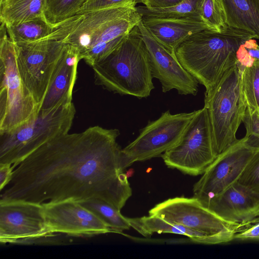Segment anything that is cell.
<instances>
[{
  "label": "cell",
  "mask_w": 259,
  "mask_h": 259,
  "mask_svg": "<svg viewBox=\"0 0 259 259\" xmlns=\"http://www.w3.org/2000/svg\"><path fill=\"white\" fill-rule=\"evenodd\" d=\"M250 38L255 36L228 25L221 32L204 30L187 37L176 49L175 55L207 93L236 64L240 46Z\"/></svg>",
  "instance_id": "3957f363"
},
{
  "label": "cell",
  "mask_w": 259,
  "mask_h": 259,
  "mask_svg": "<svg viewBox=\"0 0 259 259\" xmlns=\"http://www.w3.org/2000/svg\"><path fill=\"white\" fill-rule=\"evenodd\" d=\"M201 19L210 30L221 32L227 25L223 11L217 0H203Z\"/></svg>",
  "instance_id": "4316f807"
},
{
  "label": "cell",
  "mask_w": 259,
  "mask_h": 259,
  "mask_svg": "<svg viewBox=\"0 0 259 259\" xmlns=\"http://www.w3.org/2000/svg\"><path fill=\"white\" fill-rule=\"evenodd\" d=\"M202 2L203 0H184L177 5L166 9H152L141 6L137 7V10L142 17L145 18L187 19L202 21Z\"/></svg>",
  "instance_id": "603a6c76"
},
{
  "label": "cell",
  "mask_w": 259,
  "mask_h": 259,
  "mask_svg": "<svg viewBox=\"0 0 259 259\" xmlns=\"http://www.w3.org/2000/svg\"><path fill=\"white\" fill-rule=\"evenodd\" d=\"M259 147L250 145L244 136L218 155L194 184V197L202 204L237 182L247 164Z\"/></svg>",
  "instance_id": "7c38bea8"
},
{
  "label": "cell",
  "mask_w": 259,
  "mask_h": 259,
  "mask_svg": "<svg viewBox=\"0 0 259 259\" xmlns=\"http://www.w3.org/2000/svg\"><path fill=\"white\" fill-rule=\"evenodd\" d=\"M128 4L76 14L57 25L48 37L74 47L90 66L107 57L142 21Z\"/></svg>",
  "instance_id": "7a4b0ae2"
},
{
  "label": "cell",
  "mask_w": 259,
  "mask_h": 259,
  "mask_svg": "<svg viewBox=\"0 0 259 259\" xmlns=\"http://www.w3.org/2000/svg\"><path fill=\"white\" fill-rule=\"evenodd\" d=\"M142 3V0H87L77 14L106 8L134 4Z\"/></svg>",
  "instance_id": "4dcf8cb0"
},
{
  "label": "cell",
  "mask_w": 259,
  "mask_h": 259,
  "mask_svg": "<svg viewBox=\"0 0 259 259\" xmlns=\"http://www.w3.org/2000/svg\"><path fill=\"white\" fill-rule=\"evenodd\" d=\"M242 122L246 129L245 137L248 139V143L259 147V114L256 112L251 113L247 107Z\"/></svg>",
  "instance_id": "f546056e"
},
{
  "label": "cell",
  "mask_w": 259,
  "mask_h": 259,
  "mask_svg": "<svg viewBox=\"0 0 259 259\" xmlns=\"http://www.w3.org/2000/svg\"><path fill=\"white\" fill-rule=\"evenodd\" d=\"M149 214L215 237L221 243L234 239L240 226L239 223L223 219L194 197L168 199L156 204Z\"/></svg>",
  "instance_id": "30bf717a"
},
{
  "label": "cell",
  "mask_w": 259,
  "mask_h": 259,
  "mask_svg": "<svg viewBox=\"0 0 259 259\" xmlns=\"http://www.w3.org/2000/svg\"><path fill=\"white\" fill-rule=\"evenodd\" d=\"M241 84L247 107L251 113L259 114V61L243 69Z\"/></svg>",
  "instance_id": "d4e9b609"
},
{
  "label": "cell",
  "mask_w": 259,
  "mask_h": 259,
  "mask_svg": "<svg viewBox=\"0 0 259 259\" xmlns=\"http://www.w3.org/2000/svg\"><path fill=\"white\" fill-rule=\"evenodd\" d=\"M258 240H259V239H258Z\"/></svg>",
  "instance_id": "e575fe53"
},
{
  "label": "cell",
  "mask_w": 259,
  "mask_h": 259,
  "mask_svg": "<svg viewBox=\"0 0 259 259\" xmlns=\"http://www.w3.org/2000/svg\"><path fill=\"white\" fill-rule=\"evenodd\" d=\"M254 219H259V215H258L257 217H256L255 218H254Z\"/></svg>",
  "instance_id": "836d02e7"
},
{
  "label": "cell",
  "mask_w": 259,
  "mask_h": 259,
  "mask_svg": "<svg viewBox=\"0 0 259 259\" xmlns=\"http://www.w3.org/2000/svg\"><path fill=\"white\" fill-rule=\"evenodd\" d=\"M0 133L8 132L35 116L40 106L19 74L15 46L1 24L0 31Z\"/></svg>",
  "instance_id": "52a82bcc"
},
{
  "label": "cell",
  "mask_w": 259,
  "mask_h": 259,
  "mask_svg": "<svg viewBox=\"0 0 259 259\" xmlns=\"http://www.w3.org/2000/svg\"><path fill=\"white\" fill-rule=\"evenodd\" d=\"M128 221L131 227L146 237L151 236L155 233H171L186 236L196 243L206 244L221 243L215 237L178 224L169 222L156 215L128 218Z\"/></svg>",
  "instance_id": "d6986e66"
},
{
  "label": "cell",
  "mask_w": 259,
  "mask_h": 259,
  "mask_svg": "<svg viewBox=\"0 0 259 259\" xmlns=\"http://www.w3.org/2000/svg\"><path fill=\"white\" fill-rule=\"evenodd\" d=\"M9 37L15 43L32 42L47 38L57 27L46 17H39L6 26Z\"/></svg>",
  "instance_id": "7402d4cb"
},
{
  "label": "cell",
  "mask_w": 259,
  "mask_h": 259,
  "mask_svg": "<svg viewBox=\"0 0 259 259\" xmlns=\"http://www.w3.org/2000/svg\"><path fill=\"white\" fill-rule=\"evenodd\" d=\"M202 204L223 219L242 226L259 215V192L236 182Z\"/></svg>",
  "instance_id": "2e32d148"
},
{
  "label": "cell",
  "mask_w": 259,
  "mask_h": 259,
  "mask_svg": "<svg viewBox=\"0 0 259 259\" xmlns=\"http://www.w3.org/2000/svg\"><path fill=\"white\" fill-rule=\"evenodd\" d=\"M204 107L208 112L218 156L237 140L236 134L247 107L241 88V72L236 64L212 90L205 93Z\"/></svg>",
  "instance_id": "8992f818"
},
{
  "label": "cell",
  "mask_w": 259,
  "mask_h": 259,
  "mask_svg": "<svg viewBox=\"0 0 259 259\" xmlns=\"http://www.w3.org/2000/svg\"><path fill=\"white\" fill-rule=\"evenodd\" d=\"M41 204L22 201H0V242L25 244L53 237Z\"/></svg>",
  "instance_id": "4fadbf2b"
},
{
  "label": "cell",
  "mask_w": 259,
  "mask_h": 259,
  "mask_svg": "<svg viewBox=\"0 0 259 259\" xmlns=\"http://www.w3.org/2000/svg\"><path fill=\"white\" fill-rule=\"evenodd\" d=\"M41 204L46 223L53 234L90 237L113 232L96 215L76 201Z\"/></svg>",
  "instance_id": "9a60e30c"
},
{
  "label": "cell",
  "mask_w": 259,
  "mask_h": 259,
  "mask_svg": "<svg viewBox=\"0 0 259 259\" xmlns=\"http://www.w3.org/2000/svg\"><path fill=\"white\" fill-rule=\"evenodd\" d=\"M47 0H1L0 20L5 26L45 17Z\"/></svg>",
  "instance_id": "44dd1931"
},
{
  "label": "cell",
  "mask_w": 259,
  "mask_h": 259,
  "mask_svg": "<svg viewBox=\"0 0 259 259\" xmlns=\"http://www.w3.org/2000/svg\"><path fill=\"white\" fill-rule=\"evenodd\" d=\"M237 182L259 192V148L247 164Z\"/></svg>",
  "instance_id": "f1b7e54d"
},
{
  "label": "cell",
  "mask_w": 259,
  "mask_h": 259,
  "mask_svg": "<svg viewBox=\"0 0 259 259\" xmlns=\"http://www.w3.org/2000/svg\"><path fill=\"white\" fill-rule=\"evenodd\" d=\"M78 202L96 215L113 232L120 233L131 227L128 218L120 210L103 200L93 198Z\"/></svg>",
  "instance_id": "cb8c5ba5"
},
{
  "label": "cell",
  "mask_w": 259,
  "mask_h": 259,
  "mask_svg": "<svg viewBox=\"0 0 259 259\" xmlns=\"http://www.w3.org/2000/svg\"><path fill=\"white\" fill-rule=\"evenodd\" d=\"M80 60L78 51L74 47L66 44L39 110L50 109L72 102L77 66Z\"/></svg>",
  "instance_id": "e0dca14e"
},
{
  "label": "cell",
  "mask_w": 259,
  "mask_h": 259,
  "mask_svg": "<svg viewBox=\"0 0 259 259\" xmlns=\"http://www.w3.org/2000/svg\"><path fill=\"white\" fill-rule=\"evenodd\" d=\"M87 0H47L45 17L54 26L76 15Z\"/></svg>",
  "instance_id": "484cf974"
},
{
  "label": "cell",
  "mask_w": 259,
  "mask_h": 259,
  "mask_svg": "<svg viewBox=\"0 0 259 259\" xmlns=\"http://www.w3.org/2000/svg\"><path fill=\"white\" fill-rule=\"evenodd\" d=\"M161 156L168 167L192 176L204 173L217 156L210 122L205 107L198 110L178 144Z\"/></svg>",
  "instance_id": "ba28073f"
},
{
  "label": "cell",
  "mask_w": 259,
  "mask_h": 259,
  "mask_svg": "<svg viewBox=\"0 0 259 259\" xmlns=\"http://www.w3.org/2000/svg\"><path fill=\"white\" fill-rule=\"evenodd\" d=\"M236 65L241 72L243 69L259 61V46L256 41L249 39L242 44L236 54Z\"/></svg>",
  "instance_id": "83f0119b"
},
{
  "label": "cell",
  "mask_w": 259,
  "mask_h": 259,
  "mask_svg": "<svg viewBox=\"0 0 259 259\" xmlns=\"http://www.w3.org/2000/svg\"><path fill=\"white\" fill-rule=\"evenodd\" d=\"M15 46L19 74L40 106L66 44L47 38L32 42L15 44Z\"/></svg>",
  "instance_id": "8fae6325"
},
{
  "label": "cell",
  "mask_w": 259,
  "mask_h": 259,
  "mask_svg": "<svg viewBox=\"0 0 259 259\" xmlns=\"http://www.w3.org/2000/svg\"><path fill=\"white\" fill-rule=\"evenodd\" d=\"M14 168L9 164H0V191L9 184L11 180Z\"/></svg>",
  "instance_id": "d6a6232c"
},
{
  "label": "cell",
  "mask_w": 259,
  "mask_h": 259,
  "mask_svg": "<svg viewBox=\"0 0 259 259\" xmlns=\"http://www.w3.org/2000/svg\"><path fill=\"white\" fill-rule=\"evenodd\" d=\"M118 129L96 125L39 147L14 169L0 201L37 204L96 198L120 210L132 195L120 163Z\"/></svg>",
  "instance_id": "6da1fadb"
},
{
  "label": "cell",
  "mask_w": 259,
  "mask_h": 259,
  "mask_svg": "<svg viewBox=\"0 0 259 259\" xmlns=\"http://www.w3.org/2000/svg\"><path fill=\"white\" fill-rule=\"evenodd\" d=\"M183 1L184 0H142V3L148 9H163L177 5Z\"/></svg>",
  "instance_id": "1f68e13d"
},
{
  "label": "cell",
  "mask_w": 259,
  "mask_h": 259,
  "mask_svg": "<svg viewBox=\"0 0 259 259\" xmlns=\"http://www.w3.org/2000/svg\"><path fill=\"white\" fill-rule=\"evenodd\" d=\"M75 113L73 102L39 110L24 123L0 133V164H13L14 169L46 143L68 133Z\"/></svg>",
  "instance_id": "5b68a950"
},
{
  "label": "cell",
  "mask_w": 259,
  "mask_h": 259,
  "mask_svg": "<svg viewBox=\"0 0 259 259\" xmlns=\"http://www.w3.org/2000/svg\"><path fill=\"white\" fill-rule=\"evenodd\" d=\"M226 24L248 31L259 39V0H217Z\"/></svg>",
  "instance_id": "ffe728a7"
},
{
  "label": "cell",
  "mask_w": 259,
  "mask_h": 259,
  "mask_svg": "<svg viewBox=\"0 0 259 259\" xmlns=\"http://www.w3.org/2000/svg\"><path fill=\"white\" fill-rule=\"evenodd\" d=\"M138 28L148 51L153 78L158 79L164 93L175 89L180 95H196L199 82L180 63L175 54L158 42L142 21Z\"/></svg>",
  "instance_id": "5bb4252c"
},
{
  "label": "cell",
  "mask_w": 259,
  "mask_h": 259,
  "mask_svg": "<svg viewBox=\"0 0 259 259\" xmlns=\"http://www.w3.org/2000/svg\"><path fill=\"white\" fill-rule=\"evenodd\" d=\"M198 110L172 114L168 110L157 119L149 121L137 138L120 151L124 169L137 161L161 156L181 140L187 126Z\"/></svg>",
  "instance_id": "9c48e42d"
},
{
  "label": "cell",
  "mask_w": 259,
  "mask_h": 259,
  "mask_svg": "<svg viewBox=\"0 0 259 259\" xmlns=\"http://www.w3.org/2000/svg\"><path fill=\"white\" fill-rule=\"evenodd\" d=\"M92 67L95 84L114 93L141 99L149 96L154 88L149 54L138 25Z\"/></svg>",
  "instance_id": "277c9868"
},
{
  "label": "cell",
  "mask_w": 259,
  "mask_h": 259,
  "mask_svg": "<svg viewBox=\"0 0 259 259\" xmlns=\"http://www.w3.org/2000/svg\"><path fill=\"white\" fill-rule=\"evenodd\" d=\"M142 22L153 37L174 54L176 49L189 36L208 29L203 21L192 19L142 17Z\"/></svg>",
  "instance_id": "ac0fdd59"
}]
</instances>
